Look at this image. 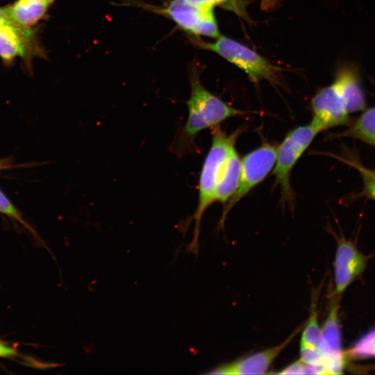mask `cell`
<instances>
[{
    "label": "cell",
    "instance_id": "21",
    "mask_svg": "<svg viewBox=\"0 0 375 375\" xmlns=\"http://www.w3.org/2000/svg\"><path fill=\"white\" fill-rule=\"evenodd\" d=\"M279 374H305V363L301 360H298L288 365L281 371L277 372Z\"/></svg>",
    "mask_w": 375,
    "mask_h": 375
},
{
    "label": "cell",
    "instance_id": "1",
    "mask_svg": "<svg viewBox=\"0 0 375 375\" xmlns=\"http://www.w3.org/2000/svg\"><path fill=\"white\" fill-rule=\"evenodd\" d=\"M190 88L186 103L188 117L171 146L173 153L179 158L194 150L195 139L202 131L218 126L229 118L249 113L230 106L208 91L195 72L190 77Z\"/></svg>",
    "mask_w": 375,
    "mask_h": 375
},
{
    "label": "cell",
    "instance_id": "13",
    "mask_svg": "<svg viewBox=\"0 0 375 375\" xmlns=\"http://www.w3.org/2000/svg\"><path fill=\"white\" fill-rule=\"evenodd\" d=\"M204 9L191 5L185 0H171L164 8L155 10L165 15L180 28L193 35Z\"/></svg>",
    "mask_w": 375,
    "mask_h": 375
},
{
    "label": "cell",
    "instance_id": "7",
    "mask_svg": "<svg viewBox=\"0 0 375 375\" xmlns=\"http://www.w3.org/2000/svg\"><path fill=\"white\" fill-rule=\"evenodd\" d=\"M338 311V303L337 300H333L329 307L327 317L321 328V336L317 345L328 374H342L345 365L344 353L342 349Z\"/></svg>",
    "mask_w": 375,
    "mask_h": 375
},
{
    "label": "cell",
    "instance_id": "27",
    "mask_svg": "<svg viewBox=\"0 0 375 375\" xmlns=\"http://www.w3.org/2000/svg\"><path fill=\"white\" fill-rule=\"evenodd\" d=\"M7 15L6 13L5 8H0V24L3 23L5 22H8Z\"/></svg>",
    "mask_w": 375,
    "mask_h": 375
},
{
    "label": "cell",
    "instance_id": "15",
    "mask_svg": "<svg viewBox=\"0 0 375 375\" xmlns=\"http://www.w3.org/2000/svg\"><path fill=\"white\" fill-rule=\"evenodd\" d=\"M340 135L353 138L375 147V106L364 110Z\"/></svg>",
    "mask_w": 375,
    "mask_h": 375
},
{
    "label": "cell",
    "instance_id": "20",
    "mask_svg": "<svg viewBox=\"0 0 375 375\" xmlns=\"http://www.w3.org/2000/svg\"><path fill=\"white\" fill-rule=\"evenodd\" d=\"M300 360L307 365H324L323 357L316 347L300 344Z\"/></svg>",
    "mask_w": 375,
    "mask_h": 375
},
{
    "label": "cell",
    "instance_id": "16",
    "mask_svg": "<svg viewBox=\"0 0 375 375\" xmlns=\"http://www.w3.org/2000/svg\"><path fill=\"white\" fill-rule=\"evenodd\" d=\"M304 326L301 344L317 347L321 336V328L318 322L317 303L314 300L312 301L310 316Z\"/></svg>",
    "mask_w": 375,
    "mask_h": 375
},
{
    "label": "cell",
    "instance_id": "22",
    "mask_svg": "<svg viewBox=\"0 0 375 375\" xmlns=\"http://www.w3.org/2000/svg\"><path fill=\"white\" fill-rule=\"evenodd\" d=\"M360 173L363 180L364 193L375 201V179L363 172Z\"/></svg>",
    "mask_w": 375,
    "mask_h": 375
},
{
    "label": "cell",
    "instance_id": "12",
    "mask_svg": "<svg viewBox=\"0 0 375 375\" xmlns=\"http://www.w3.org/2000/svg\"><path fill=\"white\" fill-rule=\"evenodd\" d=\"M242 159L235 147L229 153L219 175L214 194L213 203L224 205L235 192L240 176Z\"/></svg>",
    "mask_w": 375,
    "mask_h": 375
},
{
    "label": "cell",
    "instance_id": "18",
    "mask_svg": "<svg viewBox=\"0 0 375 375\" xmlns=\"http://www.w3.org/2000/svg\"><path fill=\"white\" fill-rule=\"evenodd\" d=\"M193 35L217 38L220 35L212 8H205Z\"/></svg>",
    "mask_w": 375,
    "mask_h": 375
},
{
    "label": "cell",
    "instance_id": "23",
    "mask_svg": "<svg viewBox=\"0 0 375 375\" xmlns=\"http://www.w3.org/2000/svg\"><path fill=\"white\" fill-rule=\"evenodd\" d=\"M199 8H213L217 5L216 0H185Z\"/></svg>",
    "mask_w": 375,
    "mask_h": 375
},
{
    "label": "cell",
    "instance_id": "6",
    "mask_svg": "<svg viewBox=\"0 0 375 375\" xmlns=\"http://www.w3.org/2000/svg\"><path fill=\"white\" fill-rule=\"evenodd\" d=\"M310 124L319 132L351 122L347 112L342 90L335 80L321 88L312 98Z\"/></svg>",
    "mask_w": 375,
    "mask_h": 375
},
{
    "label": "cell",
    "instance_id": "3",
    "mask_svg": "<svg viewBox=\"0 0 375 375\" xmlns=\"http://www.w3.org/2000/svg\"><path fill=\"white\" fill-rule=\"evenodd\" d=\"M318 133L310 124L299 126L288 132L277 147L272 174L275 184L280 188L283 204L293 206L294 198L290 183L291 172Z\"/></svg>",
    "mask_w": 375,
    "mask_h": 375
},
{
    "label": "cell",
    "instance_id": "10",
    "mask_svg": "<svg viewBox=\"0 0 375 375\" xmlns=\"http://www.w3.org/2000/svg\"><path fill=\"white\" fill-rule=\"evenodd\" d=\"M33 30L11 22L0 24V58L8 62L24 56L32 42Z\"/></svg>",
    "mask_w": 375,
    "mask_h": 375
},
{
    "label": "cell",
    "instance_id": "19",
    "mask_svg": "<svg viewBox=\"0 0 375 375\" xmlns=\"http://www.w3.org/2000/svg\"><path fill=\"white\" fill-rule=\"evenodd\" d=\"M0 213L10 217L22 224L26 228H30L22 217L21 212L15 206L8 197L0 189Z\"/></svg>",
    "mask_w": 375,
    "mask_h": 375
},
{
    "label": "cell",
    "instance_id": "9",
    "mask_svg": "<svg viewBox=\"0 0 375 375\" xmlns=\"http://www.w3.org/2000/svg\"><path fill=\"white\" fill-rule=\"evenodd\" d=\"M366 258L355 244L344 238L338 240L333 261L335 293L340 294L363 272Z\"/></svg>",
    "mask_w": 375,
    "mask_h": 375
},
{
    "label": "cell",
    "instance_id": "5",
    "mask_svg": "<svg viewBox=\"0 0 375 375\" xmlns=\"http://www.w3.org/2000/svg\"><path fill=\"white\" fill-rule=\"evenodd\" d=\"M276 153L277 147L265 142L243 157L239 183L235 192L224 206L219 228L224 226L231 209L272 172Z\"/></svg>",
    "mask_w": 375,
    "mask_h": 375
},
{
    "label": "cell",
    "instance_id": "28",
    "mask_svg": "<svg viewBox=\"0 0 375 375\" xmlns=\"http://www.w3.org/2000/svg\"><path fill=\"white\" fill-rule=\"evenodd\" d=\"M19 1H24V2L41 3V2L46 1L47 0H19Z\"/></svg>",
    "mask_w": 375,
    "mask_h": 375
},
{
    "label": "cell",
    "instance_id": "2",
    "mask_svg": "<svg viewBox=\"0 0 375 375\" xmlns=\"http://www.w3.org/2000/svg\"><path fill=\"white\" fill-rule=\"evenodd\" d=\"M243 130L239 128L231 134H226L219 125L212 128L210 147L203 160L199 179L198 202L197 209L190 219L194 221L193 239L187 246V251L197 256L200 224L203 213L213 203L214 192L224 162L235 147L237 139Z\"/></svg>",
    "mask_w": 375,
    "mask_h": 375
},
{
    "label": "cell",
    "instance_id": "24",
    "mask_svg": "<svg viewBox=\"0 0 375 375\" xmlns=\"http://www.w3.org/2000/svg\"><path fill=\"white\" fill-rule=\"evenodd\" d=\"M16 353V350L13 347L0 342V357L12 356Z\"/></svg>",
    "mask_w": 375,
    "mask_h": 375
},
{
    "label": "cell",
    "instance_id": "4",
    "mask_svg": "<svg viewBox=\"0 0 375 375\" xmlns=\"http://www.w3.org/2000/svg\"><path fill=\"white\" fill-rule=\"evenodd\" d=\"M199 47L215 52L242 69L253 83L267 80L278 83L281 70L266 58L242 43L219 35L212 43L197 40Z\"/></svg>",
    "mask_w": 375,
    "mask_h": 375
},
{
    "label": "cell",
    "instance_id": "11",
    "mask_svg": "<svg viewBox=\"0 0 375 375\" xmlns=\"http://www.w3.org/2000/svg\"><path fill=\"white\" fill-rule=\"evenodd\" d=\"M335 80L342 90L347 112L363 111L366 109V99L361 85L358 69L353 65L340 68Z\"/></svg>",
    "mask_w": 375,
    "mask_h": 375
},
{
    "label": "cell",
    "instance_id": "8",
    "mask_svg": "<svg viewBox=\"0 0 375 375\" xmlns=\"http://www.w3.org/2000/svg\"><path fill=\"white\" fill-rule=\"evenodd\" d=\"M303 325L299 326L284 341L276 346L231 362L220 365L206 374L222 375L266 374L276 358L303 329Z\"/></svg>",
    "mask_w": 375,
    "mask_h": 375
},
{
    "label": "cell",
    "instance_id": "25",
    "mask_svg": "<svg viewBox=\"0 0 375 375\" xmlns=\"http://www.w3.org/2000/svg\"><path fill=\"white\" fill-rule=\"evenodd\" d=\"M347 162L351 164L352 166H353V167L358 169L360 172H363L375 179V170L374 169H369L365 168L362 167V165H359L356 161L348 160Z\"/></svg>",
    "mask_w": 375,
    "mask_h": 375
},
{
    "label": "cell",
    "instance_id": "17",
    "mask_svg": "<svg viewBox=\"0 0 375 375\" xmlns=\"http://www.w3.org/2000/svg\"><path fill=\"white\" fill-rule=\"evenodd\" d=\"M347 353L353 358L375 357V329L361 338Z\"/></svg>",
    "mask_w": 375,
    "mask_h": 375
},
{
    "label": "cell",
    "instance_id": "26",
    "mask_svg": "<svg viewBox=\"0 0 375 375\" xmlns=\"http://www.w3.org/2000/svg\"><path fill=\"white\" fill-rule=\"evenodd\" d=\"M12 162L10 158H0V172L12 167Z\"/></svg>",
    "mask_w": 375,
    "mask_h": 375
},
{
    "label": "cell",
    "instance_id": "14",
    "mask_svg": "<svg viewBox=\"0 0 375 375\" xmlns=\"http://www.w3.org/2000/svg\"><path fill=\"white\" fill-rule=\"evenodd\" d=\"M55 0H47L41 3L17 1L5 7L8 20L21 26L35 25L46 15L49 8Z\"/></svg>",
    "mask_w": 375,
    "mask_h": 375
}]
</instances>
